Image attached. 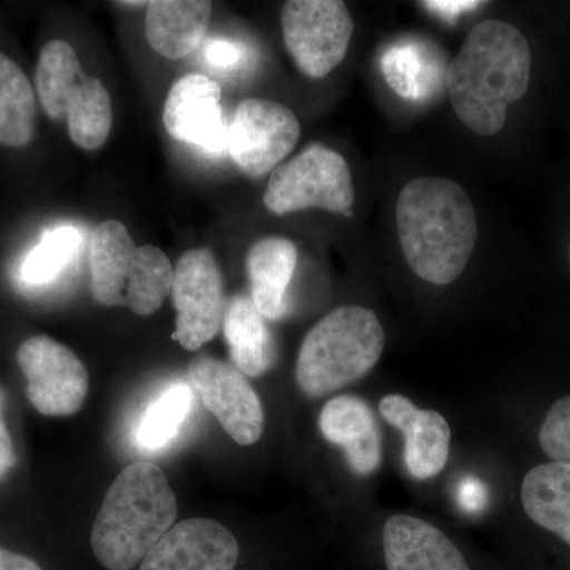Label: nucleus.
<instances>
[{
    "instance_id": "18",
    "label": "nucleus",
    "mask_w": 570,
    "mask_h": 570,
    "mask_svg": "<svg viewBox=\"0 0 570 570\" xmlns=\"http://www.w3.org/2000/svg\"><path fill=\"white\" fill-rule=\"evenodd\" d=\"M298 253L291 239L266 236L250 246L246 268L250 299L262 316L277 322L291 309L288 287L294 279Z\"/></svg>"
},
{
    "instance_id": "8",
    "label": "nucleus",
    "mask_w": 570,
    "mask_h": 570,
    "mask_svg": "<svg viewBox=\"0 0 570 570\" xmlns=\"http://www.w3.org/2000/svg\"><path fill=\"white\" fill-rule=\"evenodd\" d=\"M284 43L299 71L324 78L346 58L354 20L340 0H288L283 13Z\"/></svg>"
},
{
    "instance_id": "5",
    "label": "nucleus",
    "mask_w": 570,
    "mask_h": 570,
    "mask_svg": "<svg viewBox=\"0 0 570 570\" xmlns=\"http://www.w3.org/2000/svg\"><path fill=\"white\" fill-rule=\"evenodd\" d=\"M91 292L99 305L151 316L171 294L175 268L156 246H135L126 225L105 220L89 239Z\"/></svg>"
},
{
    "instance_id": "3",
    "label": "nucleus",
    "mask_w": 570,
    "mask_h": 570,
    "mask_svg": "<svg viewBox=\"0 0 570 570\" xmlns=\"http://www.w3.org/2000/svg\"><path fill=\"white\" fill-rule=\"evenodd\" d=\"M178 502L157 464L124 468L105 494L91 531L94 558L105 570H135L175 527Z\"/></svg>"
},
{
    "instance_id": "14",
    "label": "nucleus",
    "mask_w": 570,
    "mask_h": 570,
    "mask_svg": "<svg viewBox=\"0 0 570 570\" xmlns=\"http://www.w3.org/2000/svg\"><path fill=\"white\" fill-rule=\"evenodd\" d=\"M220 86L202 73L179 78L171 86L164 104V126L175 140L205 149L224 153L227 149V129L220 107Z\"/></svg>"
},
{
    "instance_id": "31",
    "label": "nucleus",
    "mask_w": 570,
    "mask_h": 570,
    "mask_svg": "<svg viewBox=\"0 0 570 570\" xmlns=\"http://www.w3.org/2000/svg\"><path fill=\"white\" fill-rule=\"evenodd\" d=\"M0 570H43L32 558L0 547Z\"/></svg>"
},
{
    "instance_id": "16",
    "label": "nucleus",
    "mask_w": 570,
    "mask_h": 570,
    "mask_svg": "<svg viewBox=\"0 0 570 570\" xmlns=\"http://www.w3.org/2000/svg\"><path fill=\"white\" fill-rule=\"evenodd\" d=\"M318 428L330 444L343 449L348 468L358 478H367L381 466L377 419L362 397L343 395L330 400L322 409Z\"/></svg>"
},
{
    "instance_id": "19",
    "label": "nucleus",
    "mask_w": 570,
    "mask_h": 570,
    "mask_svg": "<svg viewBox=\"0 0 570 570\" xmlns=\"http://www.w3.org/2000/svg\"><path fill=\"white\" fill-rule=\"evenodd\" d=\"M213 3L208 0H154L146 9L149 47L167 59L193 55L208 31Z\"/></svg>"
},
{
    "instance_id": "10",
    "label": "nucleus",
    "mask_w": 570,
    "mask_h": 570,
    "mask_svg": "<svg viewBox=\"0 0 570 570\" xmlns=\"http://www.w3.org/2000/svg\"><path fill=\"white\" fill-rule=\"evenodd\" d=\"M302 127L291 108L265 99H246L228 124L227 151L243 174H272L299 140Z\"/></svg>"
},
{
    "instance_id": "4",
    "label": "nucleus",
    "mask_w": 570,
    "mask_h": 570,
    "mask_svg": "<svg viewBox=\"0 0 570 570\" xmlns=\"http://www.w3.org/2000/svg\"><path fill=\"white\" fill-rule=\"evenodd\" d=\"M384 347V328L374 311L337 307L318 321L303 341L296 360V384L309 397L335 393L367 376Z\"/></svg>"
},
{
    "instance_id": "26",
    "label": "nucleus",
    "mask_w": 570,
    "mask_h": 570,
    "mask_svg": "<svg viewBox=\"0 0 570 570\" xmlns=\"http://www.w3.org/2000/svg\"><path fill=\"white\" fill-rule=\"evenodd\" d=\"M539 442L554 463L570 464V395L549 409L540 426Z\"/></svg>"
},
{
    "instance_id": "29",
    "label": "nucleus",
    "mask_w": 570,
    "mask_h": 570,
    "mask_svg": "<svg viewBox=\"0 0 570 570\" xmlns=\"http://www.w3.org/2000/svg\"><path fill=\"white\" fill-rule=\"evenodd\" d=\"M206 59L216 67H234L242 61V50L230 41H212L206 48Z\"/></svg>"
},
{
    "instance_id": "21",
    "label": "nucleus",
    "mask_w": 570,
    "mask_h": 570,
    "mask_svg": "<svg viewBox=\"0 0 570 570\" xmlns=\"http://www.w3.org/2000/svg\"><path fill=\"white\" fill-rule=\"evenodd\" d=\"M223 326L232 363L243 376L261 377L276 365L275 336L250 296L238 294L228 302Z\"/></svg>"
},
{
    "instance_id": "2",
    "label": "nucleus",
    "mask_w": 570,
    "mask_h": 570,
    "mask_svg": "<svg viewBox=\"0 0 570 570\" xmlns=\"http://www.w3.org/2000/svg\"><path fill=\"white\" fill-rule=\"evenodd\" d=\"M396 225L412 272L434 285L452 284L478 243L474 205L463 187L450 179L409 181L397 197Z\"/></svg>"
},
{
    "instance_id": "7",
    "label": "nucleus",
    "mask_w": 570,
    "mask_h": 570,
    "mask_svg": "<svg viewBox=\"0 0 570 570\" xmlns=\"http://www.w3.org/2000/svg\"><path fill=\"white\" fill-rule=\"evenodd\" d=\"M355 200L351 168L335 149L307 146L269 176L264 195L268 212L284 216L309 208L352 216Z\"/></svg>"
},
{
    "instance_id": "27",
    "label": "nucleus",
    "mask_w": 570,
    "mask_h": 570,
    "mask_svg": "<svg viewBox=\"0 0 570 570\" xmlns=\"http://www.w3.org/2000/svg\"><path fill=\"white\" fill-rule=\"evenodd\" d=\"M456 498H459L460 508L468 513H479L480 510L485 508L487 493L485 485L475 478H466L459 483L456 490Z\"/></svg>"
},
{
    "instance_id": "12",
    "label": "nucleus",
    "mask_w": 570,
    "mask_h": 570,
    "mask_svg": "<svg viewBox=\"0 0 570 570\" xmlns=\"http://www.w3.org/2000/svg\"><path fill=\"white\" fill-rule=\"evenodd\" d=\"M187 381L236 444L247 448L262 438L265 415L261 397L234 365L197 356L187 366Z\"/></svg>"
},
{
    "instance_id": "6",
    "label": "nucleus",
    "mask_w": 570,
    "mask_h": 570,
    "mask_svg": "<svg viewBox=\"0 0 570 570\" xmlns=\"http://www.w3.org/2000/svg\"><path fill=\"white\" fill-rule=\"evenodd\" d=\"M36 82L45 112L52 121L67 119L78 148H102L111 132V97L102 81L86 75L70 43L52 40L41 48Z\"/></svg>"
},
{
    "instance_id": "28",
    "label": "nucleus",
    "mask_w": 570,
    "mask_h": 570,
    "mask_svg": "<svg viewBox=\"0 0 570 570\" xmlns=\"http://www.w3.org/2000/svg\"><path fill=\"white\" fill-rule=\"evenodd\" d=\"M420 6L433 11L442 20L453 21L461 13H468V11L485 6V2H480V0H430V2H420Z\"/></svg>"
},
{
    "instance_id": "20",
    "label": "nucleus",
    "mask_w": 570,
    "mask_h": 570,
    "mask_svg": "<svg viewBox=\"0 0 570 570\" xmlns=\"http://www.w3.org/2000/svg\"><path fill=\"white\" fill-rule=\"evenodd\" d=\"M385 81L411 102H426L445 86L448 59L436 47L420 39H403L389 45L381 56Z\"/></svg>"
},
{
    "instance_id": "30",
    "label": "nucleus",
    "mask_w": 570,
    "mask_h": 570,
    "mask_svg": "<svg viewBox=\"0 0 570 570\" xmlns=\"http://www.w3.org/2000/svg\"><path fill=\"white\" fill-rule=\"evenodd\" d=\"M2 401V392H0V480L6 478L17 464L13 442H11L9 430H7L6 422H3Z\"/></svg>"
},
{
    "instance_id": "11",
    "label": "nucleus",
    "mask_w": 570,
    "mask_h": 570,
    "mask_svg": "<svg viewBox=\"0 0 570 570\" xmlns=\"http://www.w3.org/2000/svg\"><path fill=\"white\" fill-rule=\"evenodd\" d=\"M26 395L41 415L69 417L85 404L89 374L69 347L48 336H32L17 352Z\"/></svg>"
},
{
    "instance_id": "25",
    "label": "nucleus",
    "mask_w": 570,
    "mask_h": 570,
    "mask_svg": "<svg viewBox=\"0 0 570 570\" xmlns=\"http://www.w3.org/2000/svg\"><path fill=\"white\" fill-rule=\"evenodd\" d=\"M80 242L81 236L73 227H58L48 232L39 245L26 255L20 269L22 283L31 287L52 283L70 264Z\"/></svg>"
},
{
    "instance_id": "13",
    "label": "nucleus",
    "mask_w": 570,
    "mask_h": 570,
    "mask_svg": "<svg viewBox=\"0 0 570 570\" xmlns=\"http://www.w3.org/2000/svg\"><path fill=\"white\" fill-rule=\"evenodd\" d=\"M239 543L234 532L209 519L176 523L137 570H235Z\"/></svg>"
},
{
    "instance_id": "23",
    "label": "nucleus",
    "mask_w": 570,
    "mask_h": 570,
    "mask_svg": "<svg viewBox=\"0 0 570 570\" xmlns=\"http://www.w3.org/2000/svg\"><path fill=\"white\" fill-rule=\"evenodd\" d=\"M36 94L17 62L0 52V145L24 148L33 140Z\"/></svg>"
},
{
    "instance_id": "22",
    "label": "nucleus",
    "mask_w": 570,
    "mask_h": 570,
    "mask_svg": "<svg viewBox=\"0 0 570 570\" xmlns=\"http://www.w3.org/2000/svg\"><path fill=\"white\" fill-rule=\"evenodd\" d=\"M521 502L535 524L570 546V464L532 468L521 485Z\"/></svg>"
},
{
    "instance_id": "9",
    "label": "nucleus",
    "mask_w": 570,
    "mask_h": 570,
    "mask_svg": "<svg viewBox=\"0 0 570 570\" xmlns=\"http://www.w3.org/2000/svg\"><path fill=\"white\" fill-rule=\"evenodd\" d=\"M171 299L176 309L175 341L198 351L217 336L227 311L224 277L208 247L187 250L176 264Z\"/></svg>"
},
{
    "instance_id": "17",
    "label": "nucleus",
    "mask_w": 570,
    "mask_h": 570,
    "mask_svg": "<svg viewBox=\"0 0 570 570\" xmlns=\"http://www.w3.org/2000/svg\"><path fill=\"white\" fill-rule=\"evenodd\" d=\"M382 540L387 570H471L455 543L425 520L392 517Z\"/></svg>"
},
{
    "instance_id": "24",
    "label": "nucleus",
    "mask_w": 570,
    "mask_h": 570,
    "mask_svg": "<svg viewBox=\"0 0 570 570\" xmlns=\"http://www.w3.org/2000/svg\"><path fill=\"white\" fill-rule=\"evenodd\" d=\"M194 406V390L175 382L154 397L138 420L135 441L142 450L167 448L179 433Z\"/></svg>"
},
{
    "instance_id": "15",
    "label": "nucleus",
    "mask_w": 570,
    "mask_h": 570,
    "mask_svg": "<svg viewBox=\"0 0 570 570\" xmlns=\"http://www.w3.org/2000/svg\"><path fill=\"white\" fill-rule=\"evenodd\" d=\"M382 417L404 436V464L415 480L438 475L450 455V426L436 411L419 409L409 397L387 395L379 404Z\"/></svg>"
},
{
    "instance_id": "1",
    "label": "nucleus",
    "mask_w": 570,
    "mask_h": 570,
    "mask_svg": "<svg viewBox=\"0 0 570 570\" xmlns=\"http://www.w3.org/2000/svg\"><path fill=\"white\" fill-rule=\"evenodd\" d=\"M531 62L530 43L515 26L497 20L475 26L445 75L460 121L483 137L501 132L509 105L528 91Z\"/></svg>"
},
{
    "instance_id": "32",
    "label": "nucleus",
    "mask_w": 570,
    "mask_h": 570,
    "mask_svg": "<svg viewBox=\"0 0 570 570\" xmlns=\"http://www.w3.org/2000/svg\"><path fill=\"white\" fill-rule=\"evenodd\" d=\"M569 255H570V250H569Z\"/></svg>"
}]
</instances>
